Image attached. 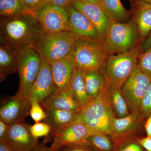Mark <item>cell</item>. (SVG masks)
I'll use <instances>...</instances> for the list:
<instances>
[{"mask_svg": "<svg viewBox=\"0 0 151 151\" xmlns=\"http://www.w3.org/2000/svg\"><path fill=\"white\" fill-rule=\"evenodd\" d=\"M1 37L16 53L35 45L44 32L32 12L1 17Z\"/></svg>", "mask_w": 151, "mask_h": 151, "instance_id": "obj_1", "label": "cell"}, {"mask_svg": "<svg viewBox=\"0 0 151 151\" xmlns=\"http://www.w3.org/2000/svg\"><path fill=\"white\" fill-rule=\"evenodd\" d=\"M142 52L139 45L126 52L107 55L99 70L106 83L121 89L138 66V58Z\"/></svg>", "mask_w": 151, "mask_h": 151, "instance_id": "obj_2", "label": "cell"}, {"mask_svg": "<svg viewBox=\"0 0 151 151\" xmlns=\"http://www.w3.org/2000/svg\"><path fill=\"white\" fill-rule=\"evenodd\" d=\"M115 118L105 86L95 99L81 109L77 119L84 122L95 133L111 136L112 124Z\"/></svg>", "mask_w": 151, "mask_h": 151, "instance_id": "obj_3", "label": "cell"}, {"mask_svg": "<svg viewBox=\"0 0 151 151\" xmlns=\"http://www.w3.org/2000/svg\"><path fill=\"white\" fill-rule=\"evenodd\" d=\"M140 42L137 27L131 19L125 23L112 21L101 44L107 54H111L129 51Z\"/></svg>", "mask_w": 151, "mask_h": 151, "instance_id": "obj_4", "label": "cell"}, {"mask_svg": "<svg viewBox=\"0 0 151 151\" xmlns=\"http://www.w3.org/2000/svg\"><path fill=\"white\" fill-rule=\"evenodd\" d=\"M75 36L68 30L43 33L35 45V48L49 63L71 56Z\"/></svg>", "mask_w": 151, "mask_h": 151, "instance_id": "obj_5", "label": "cell"}, {"mask_svg": "<svg viewBox=\"0 0 151 151\" xmlns=\"http://www.w3.org/2000/svg\"><path fill=\"white\" fill-rule=\"evenodd\" d=\"M17 53L18 73L19 86L16 95L29 99L33 86L40 70L41 58L34 47H29Z\"/></svg>", "mask_w": 151, "mask_h": 151, "instance_id": "obj_6", "label": "cell"}, {"mask_svg": "<svg viewBox=\"0 0 151 151\" xmlns=\"http://www.w3.org/2000/svg\"><path fill=\"white\" fill-rule=\"evenodd\" d=\"M107 55L100 42L76 39L72 56L76 67L79 70H100Z\"/></svg>", "mask_w": 151, "mask_h": 151, "instance_id": "obj_7", "label": "cell"}, {"mask_svg": "<svg viewBox=\"0 0 151 151\" xmlns=\"http://www.w3.org/2000/svg\"><path fill=\"white\" fill-rule=\"evenodd\" d=\"M32 12L44 32L67 30L68 15L66 9L45 1Z\"/></svg>", "mask_w": 151, "mask_h": 151, "instance_id": "obj_8", "label": "cell"}, {"mask_svg": "<svg viewBox=\"0 0 151 151\" xmlns=\"http://www.w3.org/2000/svg\"><path fill=\"white\" fill-rule=\"evenodd\" d=\"M151 78L137 66L121 88L130 112H139L144 95L149 89Z\"/></svg>", "mask_w": 151, "mask_h": 151, "instance_id": "obj_9", "label": "cell"}, {"mask_svg": "<svg viewBox=\"0 0 151 151\" xmlns=\"http://www.w3.org/2000/svg\"><path fill=\"white\" fill-rule=\"evenodd\" d=\"M97 134L84 122L76 119L67 126L58 130L52 136V149L57 150L63 146L85 143L89 136Z\"/></svg>", "mask_w": 151, "mask_h": 151, "instance_id": "obj_10", "label": "cell"}, {"mask_svg": "<svg viewBox=\"0 0 151 151\" xmlns=\"http://www.w3.org/2000/svg\"><path fill=\"white\" fill-rule=\"evenodd\" d=\"M146 121L139 112H132L124 118H115L111 127V137L118 148L130 139L140 137L139 134Z\"/></svg>", "mask_w": 151, "mask_h": 151, "instance_id": "obj_11", "label": "cell"}, {"mask_svg": "<svg viewBox=\"0 0 151 151\" xmlns=\"http://www.w3.org/2000/svg\"><path fill=\"white\" fill-rule=\"evenodd\" d=\"M31 125L24 120L10 124L4 141L13 151H31L38 145V139L33 136Z\"/></svg>", "mask_w": 151, "mask_h": 151, "instance_id": "obj_12", "label": "cell"}, {"mask_svg": "<svg viewBox=\"0 0 151 151\" xmlns=\"http://www.w3.org/2000/svg\"><path fill=\"white\" fill-rule=\"evenodd\" d=\"M65 9L68 15L67 30L75 36L76 38L100 43L97 29L84 14L71 4Z\"/></svg>", "mask_w": 151, "mask_h": 151, "instance_id": "obj_13", "label": "cell"}, {"mask_svg": "<svg viewBox=\"0 0 151 151\" xmlns=\"http://www.w3.org/2000/svg\"><path fill=\"white\" fill-rule=\"evenodd\" d=\"M71 5L84 14L93 24L98 32L101 43L112 21L103 7L100 5L85 3L81 0H72Z\"/></svg>", "mask_w": 151, "mask_h": 151, "instance_id": "obj_14", "label": "cell"}, {"mask_svg": "<svg viewBox=\"0 0 151 151\" xmlns=\"http://www.w3.org/2000/svg\"><path fill=\"white\" fill-rule=\"evenodd\" d=\"M31 102L14 95L9 97L2 101L0 108V119L9 124L18 122L29 115Z\"/></svg>", "mask_w": 151, "mask_h": 151, "instance_id": "obj_15", "label": "cell"}, {"mask_svg": "<svg viewBox=\"0 0 151 151\" xmlns=\"http://www.w3.org/2000/svg\"><path fill=\"white\" fill-rule=\"evenodd\" d=\"M40 55L41 58L40 70L33 86L29 98L30 100H36L40 104L57 89L52 77L50 64Z\"/></svg>", "mask_w": 151, "mask_h": 151, "instance_id": "obj_16", "label": "cell"}, {"mask_svg": "<svg viewBox=\"0 0 151 151\" xmlns=\"http://www.w3.org/2000/svg\"><path fill=\"white\" fill-rule=\"evenodd\" d=\"M44 111L52 109L80 112L81 106L67 89H57L40 103Z\"/></svg>", "mask_w": 151, "mask_h": 151, "instance_id": "obj_17", "label": "cell"}, {"mask_svg": "<svg viewBox=\"0 0 151 151\" xmlns=\"http://www.w3.org/2000/svg\"><path fill=\"white\" fill-rule=\"evenodd\" d=\"M49 63L57 89L62 90L66 89L76 68L72 55Z\"/></svg>", "mask_w": 151, "mask_h": 151, "instance_id": "obj_18", "label": "cell"}, {"mask_svg": "<svg viewBox=\"0 0 151 151\" xmlns=\"http://www.w3.org/2000/svg\"><path fill=\"white\" fill-rule=\"evenodd\" d=\"M45 111L46 117L43 122L48 124L51 128L49 134L45 137L43 144L50 142L52 135L58 130L62 129L75 121L80 112L52 109Z\"/></svg>", "mask_w": 151, "mask_h": 151, "instance_id": "obj_19", "label": "cell"}, {"mask_svg": "<svg viewBox=\"0 0 151 151\" xmlns=\"http://www.w3.org/2000/svg\"><path fill=\"white\" fill-rule=\"evenodd\" d=\"M132 20L137 27L140 42L151 32V4L131 6Z\"/></svg>", "mask_w": 151, "mask_h": 151, "instance_id": "obj_20", "label": "cell"}, {"mask_svg": "<svg viewBox=\"0 0 151 151\" xmlns=\"http://www.w3.org/2000/svg\"><path fill=\"white\" fill-rule=\"evenodd\" d=\"M0 40V80L18 72L17 53L7 44L2 38Z\"/></svg>", "mask_w": 151, "mask_h": 151, "instance_id": "obj_21", "label": "cell"}, {"mask_svg": "<svg viewBox=\"0 0 151 151\" xmlns=\"http://www.w3.org/2000/svg\"><path fill=\"white\" fill-rule=\"evenodd\" d=\"M66 89L82 108L92 101L86 92L82 71L76 67Z\"/></svg>", "mask_w": 151, "mask_h": 151, "instance_id": "obj_22", "label": "cell"}, {"mask_svg": "<svg viewBox=\"0 0 151 151\" xmlns=\"http://www.w3.org/2000/svg\"><path fill=\"white\" fill-rule=\"evenodd\" d=\"M108 100L116 118L126 117L131 113L121 88L106 83L105 85Z\"/></svg>", "mask_w": 151, "mask_h": 151, "instance_id": "obj_23", "label": "cell"}, {"mask_svg": "<svg viewBox=\"0 0 151 151\" xmlns=\"http://www.w3.org/2000/svg\"><path fill=\"white\" fill-rule=\"evenodd\" d=\"M82 73L87 94L89 98L93 100L105 88V77L100 70H84Z\"/></svg>", "mask_w": 151, "mask_h": 151, "instance_id": "obj_24", "label": "cell"}, {"mask_svg": "<svg viewBox=\"0 0 151 151\" xmlns=\"http://www.w3.org/2000/svg\"><path fill=\"white\" fill-rule=\"evenodd\" d=\"M101 6L113 21L127 22L132 18V11L125 8L120 0H102Z\"/></svg>", "mask_w": 151, "mask_h": 151, "instance_id": "obj_25", "label": "cell"}, {"mask_svg": "<svg viewBox=\"0 0 151 151\" xmlns=\"http://www.w3.org/2000/svg\"><path fill=\"white\" fill-rule=\"evenodd\" d=\"M85 143L93 151H117L118 147L110 135L95 134L86 139Z\"/></svg>", "mask_w": 151, "mask_h": 151, "instance_id": "obj_26", "label": "cell"}, {"mask_svg": "<svg viewBox=\"0 0 151 151\" xmlns=\"http://www.w3.org/2000/svg\"><path fill=\"white\" fill-rule=\"evenodd\" d=\"M31 12L24 0H0L1 17L17 16Z\"/></svg>", "mask_w": 151, "mask_h": 151, "instance_id": "obj_27", "label": "cell"}, {"mask_svg": "<svg viewBox=\"0 0 151 151\" xmlns=\"http://www.w3.org/2000/svg\"><path fill=\"white\" fill-rule=\"evenodd\" d=\"M138 65L151 78V47L141 52L138 58Z\"/></svg>", "mask_w": 151, "mask_h": 151, "instance_id": "obj_28", "label": "cell"}, {"mask_svg": "<svg viewBox=\"0 0 151 151\" xmlns=\"http://www.w3.org/2000/svg\"><path fill=\"white\" fill-rule=\"evenodd\" d=\"M139 112L143 119L146 121L151 113V82L146 94L140 104Z\"/></svg>", "mask_w": 151, "mask_h": 151, "instance_id": "obj_29", "label": "cell"}, {"mask_svg": "<svg viewBox=\"0 0 151 151\" xmlns=\"http://www.w3.org/2000/svg\"><path fill=\"white\" fill-rule=\"evenodd\" d=\"M31 107L29 115L35 123L44 121L46 117L45 111L42 107L40 103L36 100H30Z\"/></svg>", "mask_w": 151, "mask_h": 151, "instance_id": "obj_30", "label": "cell"}, {"mask_svg": "<svg viewBox=\"0 0 151 151\" xmlns=\"http://www.w3.org/2000/svg\"><path fill=\"white\" fill-rule=\"evenodd\" d=\"M51 131L50 126L45 123H35L31 126L30 131L33 136L36 138L47 137Z\"/></svg>", "mask_w": 151, "mask_h": 151, "instance_id": "obj_31", "label": "cell"}, {"mask_svg": "<svg viewBox=\"0 0 151 151\" xmlns=\"http://www.w3.org/2000/svg\"><path fill=\"white\" fill-rule=\"evenodd\" d=\"M137 138H132L124 142L119 147L117 151H146L138 143Z\"/></svg>", "mask_w": 151, "mask_h": 151, "instance_id": "obj_32", "label": "cell"}, {"mask_svg": "<svg viewBox=\"0 0 151 151\" xmlns=\"http://www.w3.org/2000/svg\"><path fill=\"white\" fill-rule=\"evenodd\" d=\"M57 151H93L85 143L63 146L57 150Z\"/></svg>", "mask_w": 151, "mask_h": 151, "instance_id": "obj_33", "label": "cell"}, {"mask_svg": "<svg viewBox=\"0 0 151 151\" xmlns=\"http://www.w3.org/2000/svg\"><path fill=\"white\" fill-rule=\"evenodd\" d=\"M142 52L151 47V32L139 44Z\"/></svg>", "mask_w": 151, "mask_h": 151, "instance_id": "obj_34", "label": "cell"}, {"mask_svg": "<svg viewBox=\"0 0 151 151\" xmlns=\"http://www.w3.org/2000/svg\"><path fill=\"white\" fill-rule=\"evenodd\" d=\"M137 142L146 151H151V137H139L137 139Z\"/></svg>", "mask_w": 151, "mask_h": 151, "instance_id": "obj_35", "label": "cell"}, {"mask_svg": "<svg viewBox=\"0 0 151 151\" xmlns=\"http://www.w3.org/2000/svg\"><path fill=\"white\" fill-rule=\"evenodd\" d=\"M46 1L58 6L66 9L68 6L71 4L72 0H46Z\"/></svg>", "mask_w": 151, "mask_h": 151, "instance_id": "obj_36", "label": "cell"}, {"mask_svg": "<svg viewBox=\"0 0 151 151\" xmlns=\"http://www.w3.org/2000/svg\"><path fill=\"white\" fill-rule=\"evenodd\" d=\"M24 1L32 11L38 7L46 0H24Z\"/></svg>", "mask_w": 151, "mask_h": 151, "instance_id": "obj_37", "label": "cell"}, {"mask_svg": "<svg viewBox=\"0 0 151 151\" xmlns=\"http://www.w3.org/2000/svg\"><path fill=\"white\" fill-rule=\"evenodd\" d=\"M10 124L0 119V141L4 140L8 130Z\"/></svg>", "mask_w": 151, "mask_h": 151, "instance_id": "obj_38", "label": "cell"}, {"mask_svg": "<svg viewBox=\"0 0 151 151\" xmlns=\"http://www.w3.org/2000/svg\"><path fill=\"white\" fill-rule=\"evenodd\" d=\"M144 128L145 130L147 137H151V113L145 122Z\"/></svg>", "mask_w": 151, "mask_h": 151, "instance_id": "obj_39", "label": "cell"}, {"mask_svg": "<svg viewBox=\"0 0 151 151\" xmlns=\"http://www.w3.org/2000/svg\"><path fill=\"white\" fill-rule=\"evenodd\" d=\"M45 144H38L33 150L31 151H57V150H54L52 149L50 147H47Z\"/></svg>", "mask_w": 151, "mask_h": 151, "instance_id": "obj_40", "label": "cell"}, {"mask_svg": "<svg viewBox=\"0 0 151 151\" xmlns=\"http://www.w3.org/2000/svg\"><path fill=\"white\" fill-rule=\"evenodd\" d=\"M0 151H13L4 141H0Z\"/></svg>", "mask_w": 151, "mask_h": 151, "instance_id": "obj_41", "label": "cell"}, {"mask_svg": "<svg viewBox=\"0 0 151 151\" xmlns=\"http://www.w3.org/2000/svg\"><path fill=\"white\" fill-rule=\"evenodd\" d=\"M131 3V6L137 4H151V0H129Z\"/></svg>", "mask_w": 151, "mask_h": 151, "instance_id": "obj_42", "label": "cell"}, {"mask_svg": "<svg viewBox=\"0 0 151 151\" xmlns=\"http://www.w3.org/2000/svg\"><path fill=\"white\" fill-rule=\"evenodd\" d=\"M85 3H89V4H98L101 5L102 0H81Z\"/></svg>", "mask_w": 151, "mask_h": 151, "instance_id": "obj_43", "label": "cell"}]
</instances>
